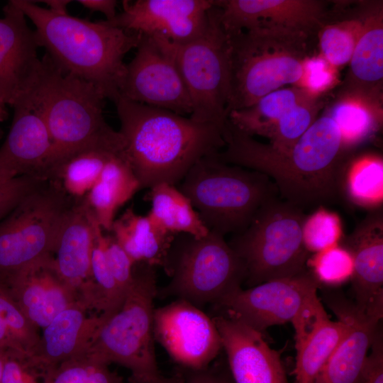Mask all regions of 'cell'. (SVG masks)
I'll use <instances>...</instances> for the list:
<instances>
[{
	"instance_id": "6da1fadb",
	"label": "cell",
	"mask_w": 383,
	"mask_h": 383,
	"mask_svg": "<svg viewBox=\"0 0 383 383\" xmlns=\"http://www.w3.org/2000/svg\"><path fill=\"white\" fill-rule=\"evenodd\" d=\"M225 140L220 160L267 176L283 200L302 210L334 203L340 194L346 151L336 124L325 113L287 150L259 142L228 122Z\"/></svg>"
},
{
	"instance_id": "7a4b0ae2",
	"label": "cell",
	"mask_w": 383,
	"mask_h": 383,
	"mask_svg": "<svg viewBox=\"0 0 383 383\" xmlns=\"http://www.w3.org/2000/svg\"><path fill=\"white\" fill-rule=\"evenodd\" d=\"M126 159L140 189L178 184L202 157L219 152L228 131L120 97L114 102Z\"/></svg>"
},
{
	"instance_id": "3957f363",
	"label": "cell",
	"mask_w": 383,
	"mask_h": 383,
	"mask_svg": "<svg viewBox=\"0 0 383 383\" xmlns=\"http://www.w3.org/2000/svg\"><path fill=\"white\" fill-rule=\"evenodd\" d=\"M35 26L38 44L63 72L91 82L113 103L120 98L125 55L143 35L109 24L57 13L28 0H11Z\"/></svg>"
},
{
	"instance_id": "277c9868",
	"label": "cell",
	"mask_w": 383,
	"mask_h": 383,
	"mask_svg": "<svg viewBox=\"0 0 383 383\" xmlns=\"http://www.w3.org/2000/svg\"><path fill=\"white\" fill-rule=\"evenodd\" d=\"M44 72L38 85L43 116L52 155L46 177L60 162L91 148L124 149L119 131L106 121V97L95 85L63 72L48 54L43 58Z\"/></svg>"
},
{
	"instance_id": "5b68a950",
	"label": "cell",
	"mask_w": 383,
	"mask_h": 383,
	"mask_svg": "<svg viewBox=\"0 0 383 383\" xmlns=\"http://www.w3.org/2000/svg\"><path fill=\"white\" fill-rule=\"evenodd\" d=\"M230 94L228 113L250 107L287 84L296 87L314 36L255 28L227 34Z\"/></svg>"
},
{
	"instance_id": "8992f818",
	"label": "cell",
	"mask_w": 383,
	"mask_h": 383,
	"mask_svg": "<svg viewBox=\"0 0 383 383\" xmlns=\"http://www.w3.org/2000/svg\"><path fill=\"white\" fill-rule=\"evenodd\" d=\"M179 184L208 230L224 237L243 231L260 208L279 194L267 176L225 163L217 153L197 161Z\"/></svg>"
},
{
	"instance_id": "52a82bcc",
	"label": "cell",
	"mask_w": 383,
	"mask_h": 383,
	"mask_svg": "<svg viewBox=\"0 0 383 383\" xmlns=\"http://www.w3.org/2000/svg\"><path fill=\"white\" fill-rule=\"evenodd\" d=\"M304 211L277 196L266 201L250 225L228 242L242 261L250 287L305 271L309 252L302 237Z\"/></svg>"
},
{
	"instance_id": "ba28073f",
	"label": "cell",
	"mask_w": 383,
	"mask_h": 383,
	"mask_svg": "<svg viewBox=\"0 0 383 383\" xmlns=\"http://www.w3.org/2000/svg\"><path fill=\"white\" fill-rule=\"evenodd\" d=\"M164 270L171 278L162 296H174L198 307L216 304L245 281L244 265L225 237L215 232L201 238L175 235Z\"/></svg>"
},
{
	"instance_id": "9c48e42d",
	"label": "cell",
	"mask_w": 383,
	"mask_h": 383,
	"mask_svg": "<svg viewBox=\"0 0 383 383\" xmlns=\"http://www.w3.org/2000/svg\"><path fill=\"white\" fill-rule=\"evenodd\" d=\"M121 306L99 327L92 359L117 362L132 372L131 378L160 375L155 352L154 300L158 294L155 267L141 263Z\"/></svg>"
},
{
	"instance_id": "30bf717a",
	"label": "cell",
	"mask_w": 383,
	"mask_h": 383,
	"mask_svg": "<svg viewBox=\"0 0 383 383\" xmlns=\"http://www.w3.org/2000/svg\"><path fill=\"white\" fill-rule=\"evenodd\" d=\"M76 201L56 181L47 180L0 222V282L50 257Z\"/></svg>"
},
{
	"instance_id": "8fae6325",
	"label": "cell",
	"mask_w": 383,
	"mask_h": 383,
	"mask_svg": "<svg viewBox=\"0 0 383 383\" xmlns=\"http://www.w3.org/2000/svg\"><path fill=\"white\" fill-rule=\"evenodd\" d=\"M165 40V39H164ZM192 102L189 118L198 123L228 126L230 94L228 38L215 4L206 26L196 38L176 45L166 40Z\"/></svg>"
},
{
	"instance_id": "7c38bea8",
	"label": "cell",
	"mask_w": 383,
	"mask_h": 383,
	"mask_svg": "<svg viewBox=\"0 0 383 383\" xmlns=\"http://www.w3.org/2000/svg\"><path fill=\"white\" fill-rule=\"evenodd\" d=\"M321 285L306 269L296 275L267 281L224 296L216 305L262 333L271 326L290 322L318 298Z\"/></svg>"
},
{
	"instance_id": "4fadbf2b",
	"label": "cell",
	"mask_w": 383,
	"mask_h": 383,
	"mask_svg": "<svg viewBox=\"0 0 383 383\" xmlns=\"http://www.w3.org/2000/svg\"><path fill=\"white\" fill-rule=\"evenodd\" d=\"M126 65L120 97L185 116L192 113L189 92L165 40L143 35Z\"/></svg>"
},
{
	"instance_id": "5bb4252c",
	"label": "cell",
	"mask_w": 383,
	"mask_h": 383,
	"mask_svg": "<svg viewBox=\"0 0 383 383\" xmlns=\"http://www.w3.org/2000/svg\"><path fill=\"white\" fill-rule=\"evenodd\" d=\"M153 331L155 340L187 370L209 367L223 349L213 319L185 300L155 309Z\"/></svg>"
},
{
	"instance_id": "9a60e30c",
	"label": "cell",
	"mask_w": 383,
	"mask_h": 383,
	"mask_svg": "<svg viewBox=\"0 0 383 383\" xmlns=\"http://www.w3.org/2000/svg\"><path fill=\"white\" fill-rule=\"evenodd\" d=\"M123 11L109 24L143 35L185 44L205 29L214 0L123 1Z\"/></svg>"
},
{
	"instance_id": "2e32d148",
	"label": "cell",
	"mask_w": 383,
	"mask_h": 383,
	"mask_svg": "<svg viewBox=\"0 0 383 383\" xmlns=\"http://www.w3.org/2000/svg\"><path fill=\"white\" fill-rule=\"evenodd\" d=\"M215 4L227 34L263 28L317 36L332 9L323 0H215Z\"/></svg>"
},
{
	"instance_id": "e0dca14e",
	"label": "cell",
	"mask_w": 383,
	"mask_h": 383,
	"mask_svg": "<svg viewBox=\"0 0 383 383\" xmlns=\"http://www.w3.org/2000/svg\"><path fill=\"white\" fill-rule=\"evenodd\" d=\"M0 18V103L13 107L38 85L44 71L34 30L11 1Z\"/></svg>"
},
{
	"instance_id": "ac0fdd59",
	"label": "cell",
	"mask_w": 383,
	"mask_h": 383,
	"mask_svg": "<svg viewBox=\"0 0 383 383\" xmlns=\"http://www.w3.org/2000/svg\"><path fill=\"white\" fill-rule=\"evenodd\" d=\"M38 85L13 107L11 129L0 148V182L22 175L47 179L52 145L42 113Z\"/></svg>"
},
{
	"instance_id": "d6986e66",
	"label": "cell",
	"mask_w": 383,
	"mask_h": 383,
	"mask_svg": "<svg viewBox=\"0 0 383 383\" xmlns=\"http://www.w3.org/2000/svg\"><path fill=\"white\" fill-rule=\"evenodd\" d=\"M324 301L346 330L314 383H363L367 357L380 321L360 311L340 293H325Z\"/></svg>"
},
{
	"instance_id": "ffe728a7",
	"label": "cell",
	"mask_w": 383,
	"mask_h": 383,
	"mask_svg": "<svg viewBox=\"0 0 383 383\" xmlns=\"http://www.w3.org/2000/svg\"><path fill=\"white\" fill-rule=\"evenodd\" d=\"M213 319L234 383H289L279 353L262 333L226 313Z\"/></svg>"
},
{
	"instance_id": "44dd1931",
	"label": "cell",
	"mask_w": 383,
	"mask_h": 383,
	"mask_svg": "<svg viewBox=\"0 0 383 383\" xmlns=\"http://www.w3.org/2000/svg\"><path fill=\"white\" fill-rule=\"evenodd\" d=\"M353 255V302L366 315L383 316V211L371 210L342 245Z\"/></svg>"
},
{
	"instance_id": "7402d4cb",
	"label": "cell",
	"mask_w": 383,
	"mask_h": 383,
	"mask_svg": "<svg viewBox=\"0 0 383 383\" xmlns=\"http://www.w3.org/2000/svg\"><path fill=\"white\" fill-rule=\"evenodd\" d=\"M296 350L294 375L296 383H314L346 330L345 324L329 318L318 299L292 321Z\"/></svg>"
},
{
	"instance_id": "603a6c76",
	"label": "cell",
	"mask_w": 383,
	"mask_h": 383,
	"mask_svg": "<svg viewBox=\"0 0 383 383\" xmlns=\"http://www.w3.org/2000/svg\"><path fill=\"white\" fill-rule=\"evenodd\" d=\"M362 30L342 90L383 96L382 1H357Z\"/></svg>"
},
{
	"instance_id": "cb8c5ba5",
	"label": "cell",
	"mask_w": 383,
	"mask_h": 383,
	"mask_svg": "<svg viewBox=\"0 0 383 383\" xmlns=\"http://www.w3.org/2000/svg\"><path fill=\"white\" fill-rule=\"evenodd\" d=\"M96 218L84 199L67 211L57 236L53 266L65 283L77 284L91 276V255Z\"/></svg>"
},
{
	"instance_id": "d4e9b609",
	"label": "cell",
	"mask_w": 383,
	"mask_h": 383,
	"mask_svg": "<svg viewBox=\"0 0 383 383\" xmlns=\"http://www.w3.org/2000/svg\"><path fill=\"white\" fill-rule=\"evenodd\" d=\"M382 96L341 90L325 114L336 124L345 151L373 137L383 121Z\"/></svg>"
},
{
	"instance_id": "484cf974",
	"label": "cell",
	"mask_w": 383,
	"mask_h": 383,
	"mask_svg": "<svg viewBox=\"0 0 383 383\" xmlns=\"http://www.w3.org/2000/svg\"><path fill=\"white\" fill-rule=\"evenodd\" d=\"M111 231L134 263H146L163 269L176 235L157 226L148 216L137 214L132 208L114 220Z\"/></svg>"
},
{
	"instance_id": "4316f807",
	"label": "cell",
	"mask_w": 383,
	"mask_h": 383,
	"mask_svg": "<svg viewBox=\"0 0 383 383\" xmlns=\"http://www.w3.org/2000/svg\"><path fill=\"white\" fill-rule=\"evenodd\" d=\"M140 189L125 152L113 156L84 201L102 230L111 231L117 210Z\"/></svg>"
},
{
	"instance_id": "83f0119b",
	"label": "cell",
	"mask_w": 383,
	"mask_h": 383,
	"mask_svg": "<svg viewBox=\"0 0 383 383\" xmlns=\"http://www.w3.org/2000/svg\"><path fill=\"white\" fill-rule=\"evenodd\" d=\"M316 97L294 86L279 89L264 96L250 107L231 111L228 121L233 127L246 135L267 138L287 111Z\"/></svg>"
},
{
	"instance_id": "f1b7e54d",
	"label": "cell",
	"mask_w": 383,
	"mask_h": 383,
	"mask_svg": "<svg viewBox=\"0 0 383 383\" xmlns=\"http://www.w3.org/2000/svg\"><path fill=\"white\" fill-rule=\"evenodd\" d=\"M145 196L151 203L147 216L163 230L175 235L187 233L197 238L209 233L189 200L175 186L165 182L157 184L150 188Z\"/></svg>"
},
{
	"instance_id": "f546056e",
	"label": "cell",
	"mask_w": 383,
	"mask_h": 383,
	"mask_svg": "<svg viewBox=\"0 0 383 383\" xmlns=\"http://www.w3.org/2000/svg\"><path fill=\"white\" fill-rule=\"evenodd\" d=\"M123 152V149L101 147L79 151L57 164L48 180L56 181L68 196L81 200L96 182L108 161Z\"/></svg>"
},
{
	"instance_id": "4dcf8cb0",
	"label": "cell",
	"mask_w": 383,
	"mask_h": 383,
	"mask_svg": "<svg viewBox=\"0 0 383 383\" xmlns=\"http://www.w3.org/2000/svg\"><path fill=\"white\" fill-rule=\"evenodd\" d=\"M340 193L353 204L371 210L383 202V158L365 153L345 162L340 175Z\"/></svg>"
},
{
	"instance_id": "1f68e13d",
	"label": "cell",
	"mask_w": 383,
	"mask_h": 383,
	"mask_svg": "<svg viewBox=\"0 0 383 383\" xmlns=\"http://www.w3.org/2000/svg\"><path fill=\"white\" fill-rule=\"evenodd\" d=\"M334 3L329 18L319 29V52L331 65L340 69L349 64L362 30V20L357 7L346 11V1Z\"/></svg>"
},
{
	"instance_id": "d6a6232c",
	"label": "cell",
	"mask_w": 383,
	"mask_h": 383,
	"mask_svg": "<svg viewBox=\"0 0 383 383\" xmlns=\"http://www.w3.org/2000/svg\"><path fill=\"white\" fill-rule=\"evenodd\" d=\"M83 324L82 312L77 309L67 308L45 328L46 357L42 364L47 372L54 368L55 362L65 359L73 353Z\"/></svg>"
},
{
	"instance_id": "836d02e7",
	"label": "cell",
	"mask_w": 383,
	"mask_h": 383,
	"mask_svg": "<svg viewBox=\"0 0 383 383\" xmlns=\"http://www.w3.org/2000/svg\"><path fill=\"white\" fill-rule=\"evenodd\" d=\"M324 105L323 97H316L293 107L270 131L267 137L269 145L279 150L292 147L316 121Z\"/></svg>"
},
{
	"instance_id": "e575fe53",
	"label": "cell",
	"mask_w": 383,
	"mask_h": 383,
	"mask_svg": "<svg viewBox=\"0 0 383 383\" xmlns=\"http://www.w3.org/2000/svg\"><path fill=\"white\" fill-rule=\"evenodd\" d=\"M306 267L321 287H336L351 280L354 260L350 252L338 244L309 256Z\"/></svg>"
},
{
	"instance_id": "d590c367",
	"label": "cell",
	"mask_w": 383,
	"mask_h": 383,
	"mask_svg": "<svg viewBox=\"0 0 383 383\" xmlns=\"http://www.w3.org/2000/svg\"><path fill=\"white\" fill-rule=\"evenodd\" d=\"M343 236L342 223L335 212L320 206L306 216L302 228L303 242L309 252H317L339 244Z\"/></svg>"
},
{
	"instance_id": "8d00e7d4",
	"label": "cell",
	"mask_w": 383,
	"mask_h": 383,
	"mask_svg": "<svg viewBox=\"0 0 383 383\" xmlns=\"http://www.w3.org/2000/svg\"><path fill=\"white\" fill-rule=\"evenodd\" d=\"M104 235L103 230L96 219L91 255V276L104 293V301L108 309V316L119 309L126 296L119 289L108 266L104 247Z\"/></svg>"
},
{
	"instance_id": "74e56055",
	"label": "cell",
	"mask_w": 383,
	"mask_h": 383,
	"mask_svg": "<svg viewBox=\"0 0 383 383\" xmlns=\"http://www.w3.org/2000/svg\"><path fill=\"white\" fill-rule=\"evenodd\" d=\"M340 82L339 69L321 54H311L303 62L302 74L297 87L316 97H322Z\"/></svg>"
},
{
	"instance_id": "f35d334b",
	"label": "cell",
	"mask_w": 383,
	"mask_h": 383,
	"mask_svg": "<svg viewBox=\"0 0 383 383\" xmlns=\"http://www.w3.org/2000/svg\"><path fill=\"white\" fill-rule=\"evenodd\" d=\"M62 280L55 272L41 302L26 309V316L38 326L45 328L61 312L68 308L65 291L60 286Z\"/></svg>"
},
{
	"instance_id": "ab89813d",
	"label": "cell",
	"mask_w": 383,
	"mask_h": 383,
	"mask_svg": "<svg viewBox=\"0 0 383 383\" xmlns=\"http://www.w3.org/2000/svg\"><path fill=\"white\" fill-rule=\"evenodd\" d=\"M106 262L119 289L126 296L134 281L133 267L135 263L112 235H104Z\"/></svg>"
},
{
	"instance_id": "60d3db41",
	"label": "cell",
	"mask_w": 383,
	"mask_h": 383,
	"mask_svg": "<svg viewBox=\"0 0 383 383\" xmlns=\"http://www.w3.org/2000/svg\"><path fill=\"white\" fill-rule=\"evenodd\" d=\"M46 181L38 176L22 175L0 182V222Z\"/></svg>"
},
{
	"instance_id": "b9f144b4",
	"label": "cell",
	"mask_w": 383,
	"mask_h": 383,
	"mask_svg": "<svg viewBox=\"0 0 383 383\" xmlns=\"http://www.w3.org/2000/svg\"><path fill=\"white\" fill-rule=\"evenodd\" d=\"M363 383H383V340L380 328L367 357Z\"/></svg>"
},
{
	"instance_id": "7bdbcfd3",
	"label": "cell",
	"mask_w": 383,
	"mask_h": 383,
	"mask_svg": "<svg viewBox=\"0 0 383 383\" xmlns=\"http://www.w3.org/2000/svg\"><path fill=\"white\" fill-rule=\"evenodd\" d=\"M184 383H234L229 371L209 366L197 370H187Z\"/></svg>"
},
{
	"instance_id": "ee69618b",
	"label": "cell",
	"mask_w": 383,
	"mask_h": 383,
	"mask_svg": "<svg viewBox=\"0 0 383 383\" xmlns=\"http://www.w3.org/2000/svg\"><path fill=\"white\" fill-rule=\"evenodd\" d=\"M1 383H37L26 367L14 359L6 360Z\"/></svg>"
},
{
	"instance_id": "f6af8a7d",
	"label": "cell",
	"mask_w": 383,
	"mask_h": 383,
	"mask_svg": "<svg viewBox=\"0 0 383 383\" xmlns=\"http://www.w3.org/2000/svg\"><path fill=\"white\" fill-rule=\"evenodd\" d=\"M77 2L91 12L104 13L108 21L113 19L116 15L117 1L114 0H78Z\"/></svg>"
},
{
	"instance_id": "bcb514c9",
	"label": "cell",
	"mask_w": 383,
	"mask_h": 383,
	"mask_svg": "<svg viewBox=\"0 0 383 383\" xmlns=\"http://www.w3.org/2000/svg\"><path fill=\"white\" fill-rule=\"evenodd\" d=\"M129 383H184V382L182 379L177 377H165L160 374L155 377H152L149 379H137L131 378Z\"/></svg>"
},
{
	"instance_id": "7dc6e473",
	"label": "cell",
	"mask_w": 383,
	"mask_h": 383,
	"mask_svg": "<svg viewBox=\"0 0 383 383\" xmlns=\"http://www.w3.org/2000/svg\"><path fill=\"white\" fill-rule=\"evenodd\" d=\"M41 1L47 4L49 10L57 13H67V6L71 2L70 0H45Z\"/></svg>"
},
{
	"instance_id": "c3c4849f",
	"label": "cell",
	"mask_w": 383,
	"mask_h": 383,
	"mask_svg": "<svg viewBox=\"0 0 383 383\" xmlns=\"http://www.w3.org/2000/svg\"><path fill=\"white\" fill-rule=\"evenodd\" d=\"M8 113L6 106L0 103V121H4L6 119Z\"/></svg>"
}]
</instances>
